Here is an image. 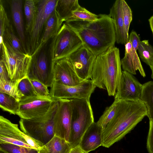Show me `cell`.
<instances>
[{
    "mask_svg": "<svg viewBox=\"0 0 153 153\" xmlns=\"http://www.w3.org/2000/svg\"><path fill=\"white\" fill-rule=\"evenodd\" d=\"M98 19L89 21L73 19L65 23L78 34L83 45L96 56L114 45V24L108 15L100 14Z\"/></svg>",
    "mask_w": 153,
    "mask_h": 153,
    "instance_id": "6da1fadb",
    "label": "cell"
},
{
    "mask_svg": "<svg viewBox=\"0 0 153 153\" xmlns=\"http://www.w3.org/2000/svg\"><path fill=\"white\" fill-rule=\"evenodd\" d=\"M147 115L146 106L140 99L118 100L115 114L103 131L102 146L108 148L122 139Z\"/></svg>",
    "mask_w": 153,
    "mask_h": 153,
    "instance_id": "7a4b0ae2",
    "label": "cell"
},
{
    "mask_svg": "<svg viewBox=\"0 0 153 153\" xmlns=\"http://www.w3.org/2000/svg\"><path fill=\"white\" fill-rule=\"evenodd\" d=\"M122 72L120 51L114 45L96 56L90 78L96 87L115 96Z\"/></svg>",
    "mask_w": 153,
    "mask_h": 153,
    "instance_id": "3957f363",
    "label": "cell"
},
{
    "mask_svg": "<svg viewBox=\"0 0 153 153\" xmlns=\"http://www.w3.org/2000/svg\"><path fill=\"white\" fill-rule=\"evenodd\" d=\"M58 106L57 100L44 115L34 119H21L19 121L22 131L43 146L55 136L54 120Z\"/></svg>",
    "mask_w": 153,
    "mask_h": 153,
    "instance_id": "277c9868",
    "label": "cell"
},
{
    "mask_svg": "<svg viewBox=\"0 0 153 153\" xmlns=\"http://www.w3.org/2000/svg\"><path fill=\"white\" fill-rule=\"evenodd\" d=\"M71 99L72 111L68 142L73 148L79 145L83 135L94 119L90 100Z\"/></svg>",
    "mask_w": 153,
    "mask_h": 153,
    "instance_id": "5b68a950",
    "label": "cell"
},
{
    "mask_svg": "<svg viewBox=\"0 0 153 153\" xmlns=\"http://www.w3.org/2000/svg\"><path fill=\"white\" fill-rule=\"evenodd\" d=\"M0 48V59L3 61L11 80L17 82L27 76L32 56L27 53L14 50L4 39Z\"/></svg>",
    "mask_w": 153,
    "mask_h": 153,
    "instance_id": "8992f818",
    "label": "cell"
},
{
    "mask_svg": "<svg viewBox=\"0 0 153 153\" xmlns=\"http://www.w3.org/2000/svg\"><path fill=\"white\" fill-rule=\"evenodd\" d=\"M57 0H36V16L28 32L27 53L33 57L36 56L46 22L55 9Z\"/></svg>",
    "mask_w": 153,
    "mask_h": 153,
    "instance_id": "52a82bcc",
    "label": "cell"
},
{
    "mask_svg": "<svg viewBox=\"0 0 153 153\" xmlns=\"http://www.w3.org/2000/svg\"><path fill=\"white\" fill-rule=\"evenodd\" d=\"M83 45V42L77 33L64 23L51 42L50 59L55 61L68 57Z\"/></svg>",
    "mask_w": 153,
    "mask_h": 153,
    "instance_id": "ba28073f",
    "label": "cell"
},
{
    "mask_svg": "<svg viewBox=\"0 0 153 153\" xmlns=\"http://www.w3.org/2000/svg\"><path fill=\"white\" fill-rule=\"evenodd\" d=\"M96 87L93 82L89 79L82 80L78 85L73 86L54 82L51 87L50 96L55 100L61 98L90 100Z\"/></svg>",
    "mask_w": 153,
    "mask_h": 153,
    "instance_id": "9c48e42d",
    "label": "cell"
},
{
    "mask_svg": "<svg viewBox=\"0 0 153 153\" xmlns=\"http://www.w3.org/2000/svg\"><path fill=\"white\" fill-rule=\"evenodd\" d=\"M56 100L50 96L23 99L19 102L17 115L21 119H31L42 116L49 110Z\"/></svg>",
    "mask_w": 153,
    "mask_h": 153,
    "instance_id": "30bf717a",
    "label": "cell"
},
{
    "mask_svg": "<svg viewBox=\"0 0 153 153\" xmlns=\"http://www.w3.org/2000/svg\"><path fill=\"white\" fill-rule=\"evenodd\" d=\"M27 76L51 87L54 82L53 61H49L45 53L41 52L38 56L32 57Z\"/></svg>",
    "mask_w": 153,
    "mask_h": 153,
    "instance_id": "8fae6325",
    "label": "cell"
},
{
    "mask_svg": "<svg viewBox=\"0 0 153 153\" xmlns=\"http://www.w3.org/2000/svg\"><path fill=\"white\" fill-rule=\"evenodd\" d=\"M56 100L58 106L54 120L55 135L68 142L72 111V101L66 98Z\"/></svg>",
    "mask_w": 153,
    "mask_h": 153,
    "instance_id": "7c38bea8",
    "label": "cell"
},
{
    "mask_svg": "<svg viewBox=\"0 0 153 153\" xmlns=\"http://www.w3.org/2000/svg\"><path fill=\"white\" fill-rule=\"evenodd\" d=\"M143 85L132 74L122 71L114 99L125 101H136L140 99Z\"/></svg>",
    "mask_w": 153,
    "mask_h": 153,
    "instance_id": "4fadbf2b",
    "label": "cell"
},
{
    "mask_svg": "<svg viewBox=\"0 0 153 153\" xmlns=\"http://www.w3.org/2000/svg\"><path fill=\"white\" fill-rule=\"evenodd\" d=\"M96 56L84 45L68 57L79 77L82 80L90 78Z\"/></svg>",
    "mask_w": 153,
    "mask_h": 153,
    "instance_id": "5bb4252c",
    "label": "cell"
},
{
    "mask_svg": "<svg viewBox=\"0 0 153 153\" xmlns=\"http://www.w3.org/2000/svg\"><path fill=\"white\" fill-rule=\"evenodd\" d=\"M27 136L19 129L18 124L0 116V143H9L32 148L26 141Z\"/></svg>",
    "mask_w": 153,
    "mask_h": 153,
    "instance_id": "9a60e30c",
    "label": "cell"
},
{
    "mask_svg": "<svg viewBox=\"0 0 153 153\" xmlns=\"http://www.w3.org/2000/svg\"><path fill=\"white\" fill-rule=\"evenodd\" d=\"M53 63L54 82L73 86L83 80L78 76L68 57L53 61Z\"/></svg>",
    "mask_w": 153,
    "mask_h": 153,
    "instance_id": "2e32d148",
    "label": "cell"
},
{
    "mask_svg": "<svg viewBox=\"0 0 153 153\" xmlns=\"http://www.w3.org/2000/svg\"><path fill=\"white\" fill-rule=\"evenodd\" d=\"M103 128L94 122L83 135L79 146L86 153L102 146Z\"/></svg>",
    "mask_w": 153,
    "mask_h": 153,
    "instance_id": "e0dca14e",
    "label": "cell"
},
{
    "mask_svg": "<svg viewBox=\"0 0 153 153\" xmlns=\"http://www.w3.org/2000/svg\"><path fill=\"white\" fill-rule=\"evenodd\" d=\"M109 16L112 20L117 44L125 45L128 40L129 35L126 33L122 11L121 0H117L110 9Z\"/></svg>",
    "mask_w": 153,
    "mask_h": 153,
    "instance_id": "ac0fdd59",
    "label": "cell"
},
{
    "mask_svg": "<svg viewBox=\"0 0 153 153\" xmlns=\"http://www.w3.org/2000/svg\"><path fill=\"white\" fill-rule=\"evenodd\" d=\"M125 53L123 58L121 60V66L124 71L132 74H136L138 70L141 75L144 77L146 75L136 51L128 40L125 45Z\"/></svg>",
    "mask_w": 153,
    "mask_h": 153,
    "instance_id": "d6986e66",
    "label": "cell"
},
{
    "mask_svg": "<svg viewBox=\"0 0 153 153\" xmlns=\"http://www.w3.org/2000/svg\"><path fill=\"white\" fill-rule=\"evenodd\" d=\"M62 23L55 9L46 22L43 33L38 48V53L50 39L53 38L57 34Z\"/></svg>",
    "mask_w": 153,
    "mask_h": 153,
    "instance_id": "ffe728a7",
    "label": "cell"
},
{
    "mask_svg": "<svg viewBox=\"0 0 153 153\" xmlns=\"http://www.w3.org/2000/svg\"><path fill=\"white\" fill-rule=\"evenodd\" d=\"M71 149L68 142L55 135L38 151L39 153H70Z\"/></svg>",
    "mask_w": 153,
    "mask_h": 153,
    "instance_id": "44dd1931",
    "label": "cell"
},
{
    "mask_svg": "<svg viewBox=\"0 0 153 153\" xmlns=\"http://www.w3.org/2000/svg\"><path fill=\"white\" fill-rule=\"evenodd\" d=\"M80 6L78 0H57L55 9L63 22L71 19L73 12Z\"/></svg>",
    "mask_w": 153,
    "mask_h": 153,
    "instance_id": "7402d4cb",
    "label": "cell"
},
{
    "mask_svg": "<svg viewBox=\"0 0 153 153\" xmlns=\"http://www.w3.org/2000/svg\"><path fill=\"white\" fill-rule=\"evenodd\" d=\"M22 6V0H13L11 1V9L13 22L21 40L23 42L25 37Z\"/></svg>",
    "mask_w": 153,
    "mask_h": 153,
    "instance_id": "603a6c76",
    "label": "cell"
},
{
    "mask_svg": "<svg viewBox=\"0 0 153 153\" xmlns=\"http://www.w3.org/2000/svg\"><path fill=\"white\" fill-rule=\"evenodd\" d=\"M140 99L147 109V116L149 120H153V81H151L143 84Z\"/></svg>",
    "mask_w": 153,
    "mask_h": 153,
    "instance_id": "cb8c5ba5",
    "label": "cell"
},
{
    "mask_svg": "<svg viewBox=\"0 0 153 153\" xmlns=\"http://www.w3.org/2000/svg\"><path fill=\"white\" fill-rule=\"evenodd\" d=\"M19 105V102L14 98L0 92V107L3 110L11 114L17 115Z\"/></svg>",
    "mask_w": 153,
    "mask_h": 153,
    "instance_id": "d4e9b609",
    "label": "cell"
},
{
    "mask_svg": "<svg viewBox=\"0 0 153 153\" xmlns=\"http://www.w3.org/2000/svg\"><path fill=\"white\" fill-rule=\"evenodd\" d=\"M141 60L150 67L153 66V47L148 40L141 41L137 50Z\"/></svg>",
    "mask_w": 153,
    "mask_h": 153,
    "instance_id": "484cf974",
    "label": "cell"
},
{
    "mask_svg": "<svg viewBox=\"0 0 153 153\" xmlns=\"http://www.w3.org/2000/svg\"><path fill=\"white\" fill-rule=\"evenodd\" d=\"M18 83L12 81L7 82L0 80V92L10 95L19 102L22 100L23 97L18 89Z\"/></svg>",
    "mask_w": 153,
    "mask_h": 153,
    "instance_id": "4316f807",
    "label": "cell"
},
{
    "mask_svg": "<svg viewBox=\"0 0 153 153\" xmlns=\"http://www.w3.org/2000/svg\"><path fill=\"white\" fill-rule=\"evenodd\" d=\"M36 0H26L24 4V12L26 21V30H30L35 19L36 12Z\"/></svg>",
    "mask_w": 153,
    "mask_h": 153,
    "instance_id": "83f0119b",
    "label": "cell"
},
{
    "mask_svg": "<svg viewBox=\"0 0 153 153\" xmlns=\"http://www.w3.org/2000/svg\"><path fill=\"white\" fill-rule=\"evenodd\" d=\"M118 102V100L114 99L112 104L106 108L103 114L97 122L103 128V131L114 116Z\"/></svg>",
    "mask_w": 153,
    "mask_h": 153,
    "instance_id": "f1b7e54d",
    "label": "cell"
},
{
    "mask_svg": "<svg viewBox=\"0 0 153 153\" xmlns=\"http://www.w3.org/2000/svg\"><path fill=\"white\" fill-rule=\"evenodd\" d=\"M18 88L23 97V99L38 96L28 76L24 77L18 82Z\"/></svg>",
    "mask_w": 153,
    "mask_h": 153,
    "instance_id": "f546056e",
    "label": "cell"
},
{
    "mask_svg": "<svg viewBox=\"0 0 153 153\" xmlns=\"http://www.w3.org/2000/svg\"><path fill=\"white\" fill-rule=\"evenodd\" d=\"M3 38V39L7 42L13 49L17 51L23 52L21 41L14 33L11 25L5 29Z\"/></svg>",
    "mask_w": 153,
    "mask_h": 153,
    "instance_id": "4dcf8cb0",
    "label": "cell"
},
{
    "mask_svg": "<svg viewBox=\"0 0 153 153\" xmlns=\"http://www.w3.org/2000/svg\"><path fill=\"white\" fill-rule=\"evenodd\" d=\"M0 149L7 153H39L38 150L9 143H0Z\"/></svg>",
    "mask_w": 153,
    "mask_h": 153,
    "instance_id": "1f68e13d",
    "label": "cell"
},
{
    "mask_svg": "<svg viewBox=\"0 0 153 153\" xmlns=\"http://www.w3.org/2000/svg\"><path fill=\"white\" fill-rule=\"evenodd\" d=\"M73 17L70 20L78 19L92 21L97 19L99 17V15H97L92 13L81 6L76 10L73 12Z\"/></svg>",
    "mask_w": 153,
    "mask_h": 153,
    "instance_id": "d6a6232c",
    "label": "cell"
},
{
    "mask_svg": "<svg viewBox=\"0 0 153 153\" xmlns=\"http://www.w3.org/2000/svg\"><path fill=\"white\" fill-rule=\"evenodd\" d=\"M123 18L126 33L128 35V30L131 22L132 20V11L124 0H121Z\"/></svg>",
    "mask_w": 153,
    "mask_h": 153,
    "instance_id": "836d02e7",
    "label": "cell"
},
{
    "mask_svg": "<svg viewBox=\"0 0 153 153\" xmlns=\"http://www.w3.org/2000/svg\"><path fill=\"white\" fill-rule=\"evenodd\" d=\"M10 25L2 3H0V45L3 41V36L5 29Z\"/></svg>",
    "mask_w": 153,
    "mask_h": 153,
    "instance_id": "e575fe53",
    "label": "cell"
},
{
    "mask_svg": "<svg viewBox=\"0 0 153 153\" xmlns=\"http://www.w3.org/2000/svg\"><path fill=\"white\" fill-rule=\"evenodd\" d=\"M30 80L35 91L38 96L46 97L50 95V92L47 86L35 80Z\"/></svg>",
    "mask_w": 153,
    "mask_h": 153,
    "instance_id": "d590c367",
    "label": "cell"
},
{
    "mask_svg": "<svg viewBox=\"0 0 153 153\" xmlns=\"http://www.w3.org/2000/svg\"><path fill=\"white\" fill-rule=\"evenodd\" d=\"M146 148L148 153H153V120H149V129L147 138Z\"/></svg>",
    "mask_w": 153,
    "mask_h": 153,
    "instance_id": "8d00e7d4",
    "label": "cell"
},
{
    "mask_svg": "<svg viewBox=\"0 0 153 153\" xmlns=\"http://www.w3.org/2000/svg\"><path fill=\"white\" fill-rule=\"evenodd\" d=\"M128 40L132 44L133 48L136 51L137 50L140 41V37L137 35V33L132 31L129 35Z\"/></svg>",
    "mask_w": 153,
    "mask_h": 153,
    "instance_id": "74e56055",
    "label": "cell"
},
{
    "mask_svg": "<svg viewBox=\"0 0 153 153\" xmlns=\"http://www.w3.org/2000/svg\"><path fill=\"white\" fill-rule=\"evenodd\" d=\"M0 80L10 82V79L5 65L2 60H0Z\"/></svg>",
    "mask_w": 153,
    "mask_h": 153,
    "instance_id": "f35d334b",
    "label": "cell"
},
{
    "mask_svg": "<svg viewBox=\"0 0 153 153\" xmlns=\"http://www.w3.org/2000/svg\"><path fill=\"white\" fill-rule=\"evenodd\" d=\"M70 153H86L79 146H78L74 148H72Z\"/></svg>",
    "mask_w": 153,
    "mask_h": 153,
    "instance_id": "ab89813d",
    "label": "cell"
},
{
    "mask_svg": "<svg viewBox=\"0 0 153 153\" xmlns=\"http://www.w3.org/2000/svg\"><path fill=\"white\" fill-rule=\"evenodd\" d=\"M149 22L151 30L153 35V15L149 19Z\"/></svg>",
    "mask_w": 153,
    "mask_h": 153,
    "instance_id": "60d3db41",
    "label": "cell"
},
{
    "mask_svg": "<svg viewBox=\"0 0 153 153\" xmlns=\"http://www.w3.org/2000/svg\"><path fill=\"white\" fill-rule=\"evenodd\" d=\"M152 70V73L151 74V77L153 79V66L150 68Z\"/></svg>",
    "mask_w": 153,
    "mask_h": 153,
    "instance_id": "b9f144b4",
    "label": "cell"
},
{
    "mask_svg": "<svg viewBox=\"0 0 153 153\" xmlns=\"http://www.w3.org/2000/svg\"><path fill=\"white\" fill-rule=\"evenodd\" d=\"M0 153H7V152L0 149Z\"/></svg>",
    "mask_w": 153,
    "mask_h": 153,
    "instance_id": "7bdbcfd3",
    "label": "cell"
}]
</instances>
